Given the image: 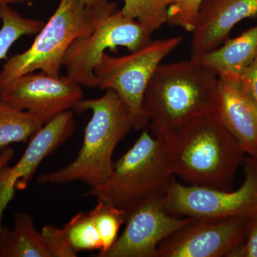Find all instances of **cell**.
Returning <instances> with one entry per match:
<instances>
[{"instance_id": "obj_7", "label": "cell", "mask_w": 257, "mask_h": 257, "mask_svg": "<svg viewBox=\"0 0 257 257\" xmlns=\"http://www.w3.org/2000/svg\"><path fill=\"white\" fill-rule=\"evenodd\" d=\"M244 182L236 191L182 184L174 180L165 199L171 214L204 219L257 215V157L244 160Z\"/></svg>"}, {"instance_id": "obj_4", "label": "cell", "mask_w": 257, "mask_h": 257, "mask_svg": "<svg viewBox=\"0 0 257 257\" xmlns=\"http://www.w3.org/2000/svg\"><path fill=\"white\" fill-rule=\"evenodd\" d=\"M116 9L114 2L101 8H89L81 0H60L30 48L5 62L0 72V89L36 70L60 77L64 57L72 42L91 33Z\"/></svg>"}, {"instance_id": "obj_13", "label": "cell", "mask_w": 257, "mask_h": 257, "mask_svg": "<svg viewBox=\"0 0 257 257\" xmlns=\"http://www.w3.org/2000/svg\"><path fill=\"white\" fill-rule=\"evenodd\" d=\"M216 114L245 153L257 157V109L239 79L219 78Z\"/></svg>"}, {"instance_id": "obj_10", "label": "cell", "mask_w": 257, "mask_h": 257, "mask_svg": "<svg viewBox=\"0 0 257 257\" xmlns=\"http://www.w3.org/2000/svg\"><path fill=\"white\" fill-rule=\"evenodd\" d=\"M83 95L82 85L68 76L32 72L0 89V103L30 111L47 122L62 111L74 109Z\"/></svg>"}, {"instance_id": "obj_5", "label": "cell", "mask_w": 257, "mask_h": 257, "mask_svg": "<svg viewBox=\"0 0 257 257\" xmlns=\"http://www.w3.org/2000/svg\"><path fill=\"white\" fill-rule=\"evenodd\" d=\"M175 179L167 163L163 140L145 130L133 146L114 162L105 182L89 188L84 196L127 213L152 199L167 197Z\"/></svg>"}, {"instance_id": "obj_14", "label": "cell", "mask_w": 257, "mask_h": 257, "mask_svg": "<svg viewBox=\"0 0 257 257\" xmlns=\"http://www.w3.org/2000/svg\"><path fill=\"white\" fill-rule=\"evenodd\" d=\"M74 130L73 112L66 110L56 115L32 135L23 156L16 165L11 167L17 189L24 190L28 187L42 161L65 143Z\"/></svg>"}, {"instance_id": "obj_11", "label": "cell", "mask_w": 257, "mask_h": 257, "mask_svg": "<svg viewBox=\"0 0 257 257\" xmlns=\"http://www.w3.org/2000/svg\"><path fill=\"white\" fill-rule=\"evenodd\" d=\"M165 199H152L126 213L124 231L101 257H157L160 243L192 219L171 214Z\"/></svg>"}, {"instance_id": "obj_20", "label": "cell", "mask_w": 257, "mask_h": 257, "mask_svg": "<svg viewBox=\"0 0 257 257\" xmlns=\"http://www.w3.org/2000/svg\"><path fill=\"white\" fill-rule=\"evenodd\" d=\"M172 0H124L121 11L137 20L150 33L167 23V11Z\"/></svg>"}, {"instance_id": "obj_17", "label": "cell", "mask_w": 257, "mask_h": 257, "mask_svg": "<svg viewBox=\"0 0 257 257\" xmlns=\"http://www.w3.org/2000/svg\"><path fill=\"white\" fill-rule=\"evenodd\" d=\"M46 122L30 111L0 103V154L12 144L23 143L31 138Z\"/></svg>"}, {"instance_id": "obj_24", "label": "cell", "mask_w": 257, "mask_h": 257, "mask_svg": "<svg viewBox=\"0 0 257 257\" xmlns=\"http://www.w3.org/2000/svg\"><path fill=\"white\" fill-rule=\"evenodd\" d=\"M16 185V180L12 175L11 167L5 166L0 170V229L3 227V212L14 197Z\"/></svg>"}, {"instance_id": "obj_28", "label": "cell", "mask_w": 257, "mask_h": 257, "mask_svg": "<svg viewBox=\"0 0 257 257\" xmlns=\"http://www.w3.org/2000/svg\"><path fill=\"white\" fill-rule=\"evenodd\" d=\"M86 6L89 8H101L106 6L111 3L109 0H81Z\"/></svg>"}, {"instance_id": "obj_8", "label": "cell", "mask_w": 257, "mask_h": 257, "mask_svg": "<svg viewBox=\"0 0 257 257\" xmlns=\"http://www.w3.org/2000/svg\"><path fill=\"white\" fill-rule=\"evenodd\" d=\"M151 35L121 10L114 12L89 35L72 42L63 61L66 75L80 85L97 87L94 69L106 50L116 51L118 47H123L135 52L151 42Z\"/></svg>"}, {"instance_id": "obj_18", "label": "cell", "mask_w": 257, "mask_h": 257, "mask_svg": "<svg viewBox=\"0 0 257 257\" xmlns=\"http://www.w3.org/2000/svg\"><path fill=\"white\" fill-rule=\"evenodd\" d=\"M0 60L7 58L10 49L22 37L36 35L45 25L42 20L24 18L9 5H0Z\"/></svg>"}, {"instance_id": "obj_2", "label": "cell", "mask_w": 257, "mask_h": 257, "mask_svg": "<svg viewBox=\"0 0 257 257\" xmlns=\"http://www.w3.org/2000/svg\"><path fill=\"white\" fill-rule=\"evenodd\" d=\"M164 143L172 175L188 185L231 191L246 153L216 113L193 120Z\"/></svg>"}, {"instance_id": "obj_1", "label": "cell", "mask_w": 257, "mask_h": 257, "mask_svg": "<svg viewBox=\"0 0 257 257\" xmlns=\"http://www.w3.org/2000/svg\"><path fill=\"white\" fill-rule=\"evenodd\" d=\"M219 78L199 61L161 63L147 86L143 110L163 141L193 120L216 113Z\"/></svg>"}, {"instance_id": "obj_27", "label": "cell", "mask_w": 257, "mask_h": 257, "mask_svg": "<svg viewBox=\"0 0 257 257\" xmlns=\"http://www.w3.org/2000/svg\"><path fill=\"white\" fill-rule=\"evenodd\" d=\"M13 155H14V150L12 147H9L0 154V170L5 166L8 165L10 161L13 159Z\"/></svg>"}, {"instance_id": "obj_12", "label": "cell", "mask_w": 257, "mask_h": 257, "mask_svg": "<svg viewBox=\"0 0 257 257\" xmlns=\"http://www.w3.org/2000/svg\"><path fill=\"white\" fill-rule=\"evenodd\" d=\"M256 17L257 0H204L192 32L191 60L216 50L238 23Z\"/></svg>"}, {"instance_id": "obj_21", "label": "cell", "mask_w": 257, "mask_h": 257, "mask_svg": "<svg viewBox=\"0 0 257 257\" xmlns=\"http://www.w3.org/2000/svg\"><path fill=\"white\" fill-rule=\"evenodd\" d=\"M62 229L75 252L101 251L100 238L89 213L79 212L76 214Z\"/></svg>"}, {"instance_id": "obj_16", "label": "cell", "mask_w": 257, "mask_h": 257, "mask_svg": "<svg viewBox=\"0 0 257 257\" xmlns=\"http://www.w3.org/2000/svg\"><path fill=\"white\" fill-rule=\"evenodd\" d=\"M0 257H51L30 214L17 213L13 229L1 228Z\"/></svg>"}, {"instance_id": "obj_6", "label": "cell", "mask_w": 257, "mask_h": 257, "mask_svg": "<svg viewBox=\"0 0 257 257\" xmlns=\"http://www.w3.org/2000/svg\"><path fill=\"white\" fill-rule=\"evenodd\" d=\"M182 41L181 36L152 40L143 48L123 57H111L105 52L96 66L97 87L116 93L133 116L134 128L142 130L149 124L143 110L147 86L162 61Z\"/></svg>"}, {"instance_id": "obj_23", "label": "cell", "mask_w": 257, "mask_h": 257, "mask_svg": "<svg viewBox=\"0 0 257 257\" xmlns=\"http://www.w3.org/2000/svg\"><path fill=\"white\" fill-rule=\"evenodd\" d=\"M41 233L51 257L77 256V253L69 244L63 229L46 225L42 228Z\"/></svg>"}, {"instance_id": "obj_9", "label": "cell", "mask_w": 257, "mask_h": 257, "mask_svg": "<svg viewBox=\"0 0 257 257\" xmlns=\"http://www.w3.org/2000/svg\"><path fill=\"white\" fill-rule=\"evenodd\" d=\"M251 218H192L159 245L157 257H228L244 241Z\"/></svg>"}, {"instance_id": "obj_26", "label": "cell", "mask_w": 257, "mask_h": 257, "mask_svg": "<svg viewBox=\"0 0 257 257\" xmlns=\"http://www.w3.org/2000/svg\"><path fill=\"white\" fill-rule=\"evenodd\" d=\"M243 91L257 109V56L240 76Z\"/></svg>"}, {"instance_id": "obj_3", "label": "cell", "mask_w": 257, "mask_h": 257, "mask_svg": "<svg viewBox=\"0 0 257 257\" xmlns=\"http://www.w3.org/2000/svg\"><path fill=\"white\" fill-rule=\"evenodd\" d=\"M74 109L92 112L78 155L63 168L40 175L38 183L82 182L90 188L104 183L112 172L115 148L135 126L127 106L111 89L96 99H82Z\"/></svg>"}, {"instance_id": "obj_15", "label": "cell", "mask_w": 257, "mask_h": 257, "mask_svg": "<svg viewBox=\"0 0 257 257\" xmlns=\"http://www.w3.org/2000/svg\"><path fill=\"white\" fill-rule=\"evenodd\" d=\"M257 56V25L234 39H227L199 62L219 78L239 79Z\"/></svg>"}, {"instance_id": "obj_19", "label": "cell", "mask_w": 257, "mask_h": 257, "mask_svg": "<svg viewBox=\"0 0 257 257\" xmlns=\"http://www.w3.org/2000/svg\"><path fill=\"white\" fill-rule=\"evenodd\" d=\"M89 214L100 238L101 250L98 256L101 257L117 239L120 227L126 221V213L112 204L97 200V204Z\"/></svg>"}, {"instance_id": "obj_22", "label": "cell", "mask_w": 257, "mask_h": 257, "mask_svg": "<svg viewBox=\"0 0 257 257\" xmlns=\"http://www.w3.org/2000/svg\"><path fill=\"white\" fill-rule=\"evenodd\" d=\"M204 0H172L167 11V23L192 32L198 11Z\"/></svg>"}, {"instance_id": "obj_25", "label": "cell", "mask_w": 257, "mask_h": 257, "mask_svg": "<svg viewBox=\"0 0 257 257\" xmlns=\"http://www.w3.org/2000/svg\"><path fill=\"white\" fill-rule=\"evenodd\" d=\"M228 257H257V215L251 218L247 236Z\"/></svg>"}, {"instance_id": "obj_29", "label": "cell", "mask_w": 257, "mask_h": 257, "mask_svg": "<svg viewBox=\"0 0 257 257\" xmlns=\"http://www.w3.org/2000/svg\"><path fill=\"white\" fill-rule=\"evenodd\" d=\"M28 0H0V5H9L13 3H23Z\"/></svg>"}]
</instances>
